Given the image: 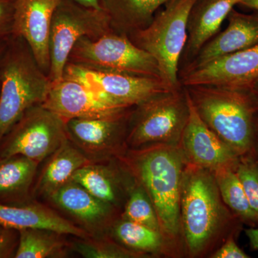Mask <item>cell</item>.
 I'll list each match as a JSON object with an SVG mask.
<instances>
[{
  "label": "cell",
  "instance_id": "6da1fadb",
  "mask_svg": "<svg viewBox=\"0 0 258 258\" xmlns=\"http://www.w3.org/2000/svg\"><path fill=\"white\" fill-rule=\"evenodd\" d=\"M200 118L240 157L253 154L258 103L250 91L198 85L184 87Z\"/></svg>",
  "mask_w": 258,
  "mask_h": 258
},
{
  "label": "cell",
  "instance_id": "7a4b0ae2",
  "mask_svg": "<svg viewBox=\"0 0 258 258\" xmlns=\"http://www.w3.org/2000/svg\"><path fill=\"white\" fill-rule=\"evenodd\" d=\"M52 83L25 40L10 37L0 58V143L25 112L43 103Z\"/></svg>",
  "mask_w": 258,
  "mask_h": 258
},
{
  "label": "cell",
  "instance_id": "3957f363",
  "mask_svg": "<svg viewBox=\"0 0 258 258\" xmlns=\"http://www.w3.org/2000/svg\"><path fill=\"white\" fill-rule=\"evenodd\" d=\"M184 157L177 146L147 148L137 157L136 169L157 213L161 233L174 239L181 230L180 199Z\"/></svg>",
  "mask_w": 258,
  "mask_h": 258
},
{
  "label": "cell",
  "instance_id": "277c9868",
  "mask_svg": "<svg viewBox=\"0 0 258 258\" xmlns=\"http://www.w3.org/2000/svg\"><path fill=\"white\" fill-rule=\"evenodd\" d=\"M180 214L187 248L194 255L200 254L227 217L213 171L189 163L184 166Z\"/></svg>",
  "mask_w": 258,
  "mask_h": 258
},
{
  "label": "cell",
  "instance_id": "5b68a950",
  "mask_svg": "<svg viewBox=\"0 0 258 258\" xmlns=\"http://www.w3.org/2000/svg\"><path fill=\"white\" fill-rule=\"evenodd\" d=\"M198 0H170L148 26L128 34L157 61L161 79L171 89L181 87L179 62L187 38L190 12Z\"/></svg>",
  "mask_w": 258,
  "mask_h": 258
},
{
  "label": "cell",
  "instance_id": "8992f818",
  "mask_svg": "<svg viewBox=\"0 0 258 258\" xmlns=\"http://www.w3.org/2000/svg\"><path fill=\"white\" fill-rule=\"evenodd\" d=\"M68 62L161 79L159 66L153 56L135 45L127 34L114 30L97 38H81L71 51Z\"/></svg>",
  "mask_w": 258,
  "mask_h": 258
},
{
  "label": "cell",
  "instance_id": "52a82bcc",
  "mask_svg": "<svg viewBox=\"0 0 258 258\" xmlns=\"http://www.w3.org/2000/svg\"><path fill=\"white\" fill-rule=\"evenodd\" d=\"M188 115L183 86L152 97L137 106L128 143L135 148L179 145Z\"/></svg>",
  "mask_w": 258,
  "mask_h": 258
},
{
  "label": "cell",
  "instance_id": "ba28073f",
  "mask_svg": "<svg viewBox=\"0 0 258 258\" xmlns=\"http://www.w3.org/2000/svg\"><path fill=\"white\" fill-rule=\"evenodd\" d=\"M112 30L104 10L86 8L73 0H61L51 24L48 76L52 83L63 78L70 54L81 38H97Z\"/></svg>",
  "mask_w": 258,
  "mask_h": 258
},
{
  "label": "cell",
  "instance_id": "9c48e42d",
  "mask_svg": "<svg viewBox=\"0 0 258 258\" xmlns=\"http://www.w3.org/2000/svg\"><path fill=\"white\" fill-rule=\"evenodd\" d=\"M69 138L66 122L37 105L25 112L2 140L0 159L23 155L39 164Z\"/></svg>",
  "mask_w": 258,
  "mask_h": 258
},
{
  "label": "cell",
  "instance_id": "30bf717a",
  "mask_svg": "<svg viewBox=\"0 0 258 258\" xmlns=\"http://www.w3.org/2000/svg\"><path fill=\"white\" fill-rule=\"evenodd\" d=\"M62 79L81 83L103 101L125 109L174 90L159 78L93 69L71 62L66 64Z\"/></svg>",
  "mask_w": 258,
  "mask_h": 258
},
{
  "label": "cell",
  "instance_id": "8fae6325",
  "mask_svg": "<svg viewBox=\"0 0 258 258\" xmlns=\"http://www.w3.org/2000/svg\"><path fill=\"white\" fill-rule=\"evenodd\" d=\"M258 79V45L179 75L181 86H215L249 91Z\"/></svg>",
  "mask_w": 258,
  "mask_h": 258
},
{
  "label": "cell",
  "instance_id": "7c38bea8",
  "mask_svg": "<svg viewBox=\"0 0 258 258\" xmlns=\"http://www.w3.org/2000/svg\"><path fill=\"white\" fill-rule=\"evenodd\" d=\"M186 95L189 115L179 144L185 160L212 171L223 168L236 169L240 156L209 128L186 92Z\"/></svg>",
  "mask_w": 258,
  "mask_h": 258
},
{
  "label": "cell",
  "instance_id": "4fadbf2b",
  "mask_svg": "<svg viewBox=\"0 0 258 258\" xmlns=\"http://www.w3.org/2000/svg\"><path fill=\"white\" fill-rule=\"evenodd\" d=\"M61 0H15L13 37L28 44L40 69L49 74L52 17Z\"/></svg>",
  "mask_w": 258,
  "mask_h": 258
},
{
  "label": "cell",
  "instance_id": "5bb4252c",
  "mask_svg": "<svg viewBox=\"0 0 258 258\" xmlns=\"http://www.w3.org/2000/svg\"><path fill=\"white\" fill-rule=\"evenodd\" d=\"M42 106L66 122L73 118H122L129 110L113 106L81 83L66 79L52 83Z\"/></svg>",
  "mask_w": 258,
  "mask_h": 258
},
{
  "label": "cell",
  "instance_id": "9a60e30c",
  "mask_svg": "<svg viewBox=\"0 0 258 258\" xmlns=\"http://www.w3.org/2000/svg\"><path fill=\"white\" fill-rule=\"evenodd\" d=\"M227 28L209 40L179 75L198 69L229 54L258 45V13L243 14L232 10L227 18Z\"/></svg>",
  "mask_w": 258,
  "mask_h": 258
},
{
  "label": "cell",
  "instance_id": "2e32d148",
  "mask_svg": "<svg viewBox=\"0 0 258 258\" xmlns=\"http://www.w3.org/2000/svg\"><path fill=\"white\" fill-rule=\"evenodd\" d=\"M242 0H198L191 8L187 38L179 62V71L191 62L202 47L220 32L224 20Z\"/></svg>",
  "mask_w": 258,
  "mask_h": 258
},
{
  "label": "cell",
  "instance_id": "e0dca14e",
  "mask_svg": "<svg viewBox=\"0 0 258 258\" xmlns=\"http://www.w3.org/2000/svg\"><path fill=\"white\" fill-rule=\"evenodd\" d=\"M0 227L5 230L37 229L52 231L61 235L88 239L83 229L41 205H8L0 203Z\"/></svg>",
  "mask_w": 258,
  "mask_h": 258
},
{
  "label": "cell",
  "instance_id": "ac0fdd59",
  "mask_svg": "<svg viewBox=\"0 0 258 258\" xmlns=\"http://www.w3.org/2000/svg\"><path fill=\"white\" fill-rule=\"evenodd\" d=\"M88 164L89 161L86 155L68 139L50 156L37 181V192L50 198L71 181L76 171Z\"/></svg>",
  "mask_w": 258,
  "mask_h": 258
},
{
  "label": "cell",
  "instance_id": "d6986e66",
  "mask_svg": "<svg viewBox=\"0 0 258 258\" xmlns=\"http://www.w3.org/2000/svg\"><path fill=\"white\" fill-rule=\"evenodd\" d=\"M170 0H102L112 28L128 34L148 26L161 7Z\"/></svg>",
  "mask_w": 258,
  "mask_h": 258
},
{
  "label": "cell",
  "instance_id": "ffe728a7",
  "mask_svg": "<svg viewBox=\"0 0 258 258\" xmlns=\"http://www.w3.org/2000/svg\"><path fill=\"white\" fill-rule=\"evenodd\" d=\"M59 208L90 225L103 221L109 213V205L98 200L75 181L66 183L50 197Z\"/></svg>",
  "mask_w": 258,
  "mask_h": 258
},
{
  "label": "cell",
  "instance_id": "44dd1931",
  "mask_svg": "<svg viewBox=\"0 0 258 258\" xmlns=\"http://www.w3.org/2000/svg\"><path fill=\"white\" fill-rule=\"evenodd\" d=\"M124 118H73L66 121V129L69 138L83 149L101 150L116 138Z\"/></svg>",
  "mask_w": 258,
  "mask_h": 258
},
{
  "label": "cell",
  "instance_id": "7402d4cb",
  "mask_svg": "<svg viewBox=\"0 0 258 258\" xmlns=\"http://www.w3.org/2000/svg\"><path fill=\"white\" fill-rule=\"evenodd\" d=\"M38 163L23 155L0 159V197L25 195L36 174Z\"/></svg>",
  "mask_w": 258,
  "mask_h": 258
},
{
  "label": "cell",
  "instance_id": "603a6c76",
  "mask_svg": "<svg viewBox=\"0 0 258 258\" xmlns=\"http://www.w3.org/2000/svg\"><path fill=\"white\" fill-rule=\"evenodd\" d=\"M213 172L222 201L242 221L253 227L258 225L235 169L223 168Z\"/></svg>",
  "mask_w": 258,
  "mask_h": 258
},
{
  "label": "cell",
  "instance_id": "cb8c5ba5",
  "mask_svg": "<svg viewBox=\"0 0 258 258\" xmlns=\"http://www.w3.org/2000/svg\"><path fill=\"white\" fill-rule=\"evenodd\" d=\"M60 235L52 231L37 229L20 230L15 257L44 258L58 255L66 246Z\"/></svg>",
  "mask_w": 258,
  "mask_h": 258
},
{
  "label": "cell",
  "instance_id": "d4e9b609",
  "mask_svg": "<svg viewBox=\"0 0 258 258\" xmlns=\"http://www.w3.org/2000/svg\"><path fill=\"white\" fill-rule=\"evenodd\" d=\"M114 232L125 245L137 250L155 252L162 247L163 235L160 232L130 220L118 222Z\"/></svg>",
  "mask_w": 258,
  "mask_h": 258
},
{
  "label": "cell",
  "instance_id": "484cf974",
  "mask_svg": "<svg viewBox=\"0 0 258 258\" xmlns=\"http://www.w3.org/2000/svg\"><path fill=\"white\" fill-rule=\"evenodd\" d=\"M71 180L104 203H113L116 200L113 180L101 166L86 164L76 171Z\"/></svg>",
  "mask_w": 258,
  "mask_h": 258
},
{
  "label": "cell",
  "instance_id": "4316f807",
  "mask_svg": "<svg viewBox=\"0 0 258 258\" xmlns=\"http://www.w3.org/2000/svg\"><path fill=\"white\" fill-rule=\"evenodd\" d=\"M123 218L161 232L157 213L144 187L132 190L125 206Z\"/></svg>",
  "mask_w": 258,
  "mask_h": 258
},
{
  "label": "cell",
  "instance_id": "83f0119b",
  "mask_svg": "<svg viewBox=\"0 0 258 258\" xmlns=\"http://www.w3.org/2000/svg\"><path fill=\"white\" fill-rule=\"evenodd\" d=\"M235 171L247 195L249 205L258 219V160L253 154L242 156Z\"/></svg>",
  "mask_w": 258,
  "mask_h": 258
},
{
  "label": "cell",
  "instance_id": "f1b7e54d",
  "mask_svg": "<svg viewBox=\"0 0 258 258\" xmlns=\"http://www.w3.org/2000/svg\"><path fill=\"white\" fill-rule=\"evenodd\" d=\"M74 249L86 258L133 257L134 252L119 246L102 241L80 240L74 244Z\"/></svg>",
  "mask_w": 258,
  "mask_h": 258
},
{
  "label": "cell",
  "instance_id": "f546056e",
  "mask_svg": "<svg viewBox=\"0 0 258 258\" xmlns=\"http://www.w3.org/2000/svg\"><path fill=\"white\" fill-rule=\"evenodd\" d=\"M15 0H0V41L13 35Z\"/></svg>",
  "mask_w": 258,
  "mask_h": 258
},
{
  "label": "cell",
  "instance_id": "4dcf8cb0",
  "mask_svg": "<svg viewBox=\"0 0 258 258\" xmlns=\"http://www.w3.org/2000/svg\"><path fill=\"white\" fill-rule=\"evenodd\" d=\"M212 257L248 258L249 256L237 245L233 237H230L218 250L212 254Z\"/></svg>",
  "mask_w": 258,
  "mask_h": 258
},
{
  "label": "cell",
  "instance_id": "1f68e13d",
  "mask_svg": "<svg viewBox=\"0 0 258 258\" xmlns=\"http://www.w3.org/2000/svg\"><path fill=\"white\" fill-rule=\"evenodd\" d=\"M5 230L0 233V257H8L15 247V237L10 232Z\"/></svg>",
  "mask_w": 258,
  "mask_h": 258
},
{
  "label": "cell",
  "instance_id": "d6a6232c",
  "mask_svg": "<svg viewBox=\"0 0 258 258\" xmlns=\"http://www.w3.org/2000/svg\"><path fill=\"white\" fill-rule=\"evenodd\" d=\"M244 232L248 238L251 248L258 250V227H251Z\"/></svg>",
  "mask_w": 258,
  "mask_h": 258
},
{
  "label": "cell",
  "instance_id": "836d02e7",
  "mask_svg": "<svg viewBox=\"0 0 258 258\" xmlns=\"http://www.w3.org/2000/svg\"><path fill=\"white\" fill-rule=\"evenodd\" d=\"M79 4L86 7V8H93V9L103 10L102 0H73Z\"/></svg>",
  "mask_w": 258,
  "mask_h": 258
},
{
  "label": "cell",
  "instance_id": "e575fe53",
  "mask_svg": "<svg viewBox=\"0 0 258 258\" xmlns=\"http://www.w3.org/2000/svg\"><path fill=\"white\" fill-rule=\"evenodd\" d=\"M240 5L258 11V0H242Z\"/></svg>",
  "mask_w": 258,
  "mask_h": 258
},
{
  "label": "cell",
  "instance_id": "d590c367",
  "mask_svg": "<svg viewBox=\"0 0 258 258\" xmlns=\"http://www.w3.org/2000/svg\"><path fill=\"white\" fill-rule=\"evenodd\" d=\"M249 91H250L252 96H254V99H255L256 101L258 103V79L254 81L252 86H251Z\"/></svg>",
  "mask_w": 258,
  "mask_h": 258
},
{
  "label": "cell",
  "instance_id": "8d00e7d4",
  "mask_svg": "<svg viewBox=\"0 0 258 258\" xmlns=\"http://www.w3.org/2000/svg\"><path fill=\"white\" fill-rule=\"evenodd\" d=\"M8 40H9V39H8ZM8 40H5V41H0V58H1L3 52H4L5 47H6L7 42H8Z\"/></svg>",
  "mask_w": 258,
  "mask_h": 258
},
{
  "label": "cell",
  "instance_id": "74e56055",
  "mask_svg": "<svg viewBox=\"0 0 258 258\" xmlns=\"http://www.w3.org/2000/svg\"><path fill=\"white\" fill-rule=\"evenodd\" d=\"M257 138L258 142V118H257Z\"/></svg>",
  "mask_w": 258,
  "mask_h": 258
},
{
  "label": "cell",
  "instance_id": "f35d334b",
  "mask_svg": "<svg viewBox=\"0 0 258 258\" xmlns=\"http://www.w3.org/2000/svg\"><path fill=\"white\" fill-rule=\"evenodd\" d=\"M5 230V229L3 228V227H0V233H1V232H3V231H4Z\"/></svg>",
  "mask_w": 258,
  "mask_h": 258
}]
</instances>
